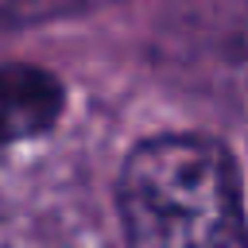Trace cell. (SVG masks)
Here are the masks:
<instances>
[{
	"label": "cell",
	"instance_id": "obj_1",
	"mask_svg": "<svg viewBox=\"0 0 248 248\" xmlns=\"http://www.w3.org/2000/svg\"><path fill=\"white\" fill-rule=\"evenodd\" d=\"M128 248H248L232 155L198 132H167L132 147L120 167Z\"/></svg>",
	"mask_w": 248,
	"mask_h": 248
},
{
	"label": "cell",
	"instance_id": "obj_2",
	"mask_svg": "<svg viewBox=\"0 0 248 248\" xmlns=\"http://www.w3.org/2000/svg\"><path fill=\"white\" fill-rule=\"evenodd\" d=\"M167 70L217 89H248V0H182L159 27Z\"/></svg>",
	"mask_w": 248,
	"mask_h": 248
},
{
	"label": "cell",
	"instance_id": "obj_3",
	"mask_svg": "<svg viewBox=\"0 0 248 248\" xmlns=\"http://www.w3.org/2000/svg\"><path fill=\"white\" fill-rule=\"evenodd\" d=\"M66 108L58 74L31 62H0V151L46 136Z\"/></svg>",
	"mask_w": 248,
	"mask_h": 248
},
{
	"label": "cell",
	"instance_id": "obj_4",
	"mask_svg": "<svg viewBox=\"0 0 248 248\" xmlns=\"http://www.w3.org/2000/svg\"><path fill=\"white\" fill-rule=\"evenodd\" d=\"M105 0H0V31H19L66 16H81Z\"/></svg>",
	"mask_w": 248,
	"mask_h": 248
}]
</instances>
